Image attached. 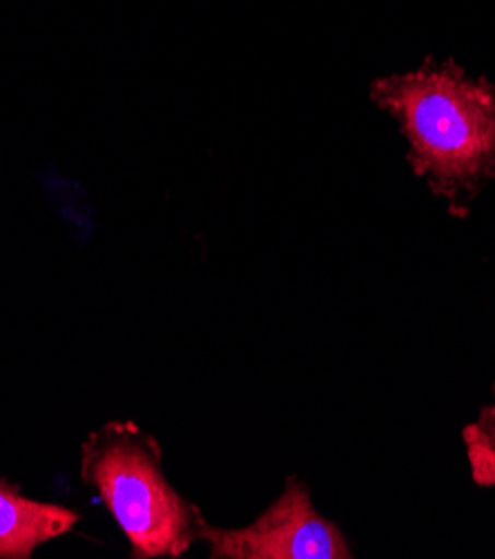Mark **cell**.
I'll return each instance as SVG.
<instances>
[{"label":"cell","mask_w":495,"mask_h":559,"mask_svg":"<svg viewBox=\"0 0 495 559\" xmlns=\"http://www.w3.org/2000/svg\"><path fill=\"white\" fill-rule=\"evenodd\" d=\"M370 98L400 123L413 173L464 216L495 179V87L453 61L428 59L415 72L377 79Z\"/></svg>","instance_id":"obj_1"},{"label":"cell","mask_w":495,"mask_h":559,"mask_svg":"<svg viewBox=\"0 0 495 559\" xmlns=\"http://www.w3.org/2000/svg\"><path fill=\"white\" fill-rule=\"evenodd\" d=\"M158 441L134 421H107L81 445V477L130 542V557H181L205 520L163 475Z\"/></svg>","instance_id":"obj_2"},{"label":"cell","mask_w":495,"mask_h":559,"mask_svg":"<svg viewBox=\"0 0 495 559\" xmlns=\"http://www.w3.org/2000/svg\"><path fill=\"white\" fill-rule=\"evenodd\" d=\"M199 539L212 559H351L342 531L317 513L308 484L288 477L284 492L248 526L219 528L205 520Z\"/></svg>","instance_id":"obj_3"},{"label":"cell","mask_w":495,"mask_h":559,"mask_svg":"<svg viewBox=\"0 0 495 559\" xmlns=\"http://www.w3.org/2000/svg\"><path fill=\"white\" fill-rule=\"evenodd\" d=\"M81 515L68 507L30 499L0 477V559H30L34 550L74 531Z\"/></svg>","instance_id":"obj_4"},{"label":"cell","mask_w":495,"mask_h":559,"mask_svg":"<svg viewBox=\"0 0 495 559\" xmlns=\"http://www.w3.org/2000/svg\"><path fill=\"white\" fill-rule=\"evenodd\" d=\"M473 477L482 486L495 484V400L480 413L478 424L464 430Z\"/></svg>","instance_id":"obj_5"}]
</instances>
